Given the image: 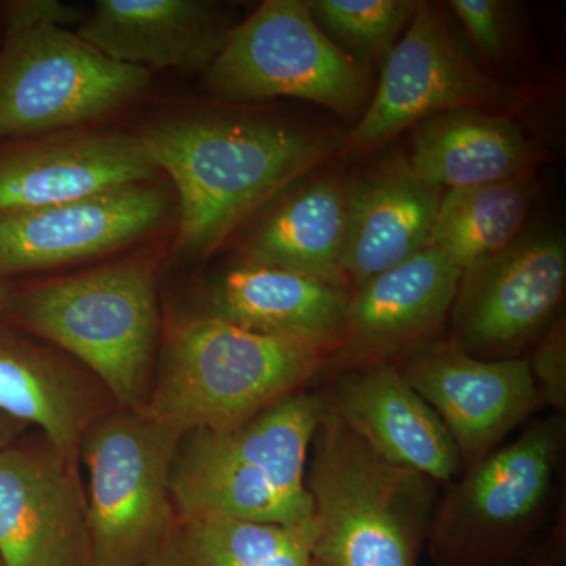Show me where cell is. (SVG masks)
Here are the masks:
<instances>
[{
	"label": "cell",
	"instance_id": "obj_1",
	"mask_svg": "<svg viewBox=\"0 0 566 566\" xmlns=\"http://www.w3.org/2000/svg\"><path fill=\"white\" fill-rule=\"evenodd\" d=\"M156 169L180 199L175 249L189 259L216 251L230 233L333 151V142L259 118L189 117L139 134Z\"/></svg>",
	"mask_w": 566,
	"mask_h": 566
},
{
	"label": "cell",
	"instance_id": "obj_2",
	"mask_svg": "<svg viewBox=\"0 0 566 566\" xmlns=\"http://www.w3.org/2000/svg\"><path fill=\"white\" fill-rule=\"evenodd\" d=\"M305 485L315 565H419L438 483L378 455L326 403L308 450Z\"/></svg>",
	"mask_w": 566,
	"mask_h": 566
},
{
	"label": "cell",
	"instance_id": "obj_3",
	"mask_svg": "<svg viewBox=\"0 0 566 566\" xmlns=\"http://www.w3.org/2000/svg\"><path fill=\"white\" fill-rule=\"evenodd\" d=\"M333 352L200 315L164 340L144 415L181 436L232 430L322 375Z\"/></svg>",
	"mask_w": 566,
	"mask_h": 566
},
{
	"label": "cell",
	"instance_id": "obj_4",
	"mask_svg": "<svg viewBox=\"0 0 566 566\" xmlns=\"http://www.w3.org/2000/svg\"><path fill=\"white\" fill-rule=\"evenodd\" d=\"M323 409L322 395L304 389L232 430L182 434L169 474L178 517L312 523L305 471Z\"/></svg>",
	"mask_w": 566,
	"mask_h": 566
},
{
	"label": "cell",
	"instance_id": "obj_5",
	"mask_svg": "<svg viewBox=\"0 0 566 566\" xmlns=\"http://www.w3.org/2000/svg\"><path fill=\"white\" fill-rule=\"evenodd\" d=\"M0 316L69 353L120 408L144 411L161 326L151 260H126L9 293Z\"/></svg>",
	"mask_w": 566,
	"mask_h": 566
},
{
	"label": "cell",
	"instance_id": "obj_6",
	"mask_svg": "<svg viewBox=\"0 0 566 566\" xmlns=\"http://www.w3.org/2000/svg\"><path fill=\"white\" fill-rule=\"evenodd\" d=\"M565 446V417L553 412L468 465L436 504L430 566L524 564L546 523Z\"/></svg>",
	"mask_w": 566,
	"mask_h": 566
},
{
	"label": "cell",
	"instance_id": "obj_7",
	"mask_svg": "<svg viewBox=\"0 0 566 566\" xmlns=\"http://www.w3.org/2000/svg\"><path fill=\"white\" fill-rule=\"evenodd\" d=\"M181 434L144 412H104L82 439L91 566H148L177 526L170 465Z\"/></svg>",
	"mask_w": 566,
	"mask_h": 566
},
{
	"label": "cell",
	"instance_id": "obj_8",
	"mask_svg": "<svg viewBox=\"0 0 566 566\" xmlns=\"http://www.w3.org/2000/svg\"><path fill=\"white\" fill-rule=\"evenodd\" d=\"M205 87L222 102L289 96L353 117L367 103L368 77L322 32L308 2L266 0L232 29Z\"/></svg>",
	"mask_w": 566,
	"mask_h": 566
},
{
	"label": "cell",
	"instance_id": "obj_9",
	"mask_svg": "<svg viewBox=\"0 0 566 566\" xmlns=\"http://www.w3.org/2000/svg\"><path fill=\"white\" fill-rule=\"evenodd\" d=\"M148 84L147 70L112 61L69 29L7 28L0 50V139L96 120L133 102Z\"/></svg>",
	"mask_w": 566,
	"mask_h": 566
},
{
	"label": "cell",
	"instance_id": "obj_10",
	"mask_svg": "<svg viewBox=\"0 0 566 566\" xmlns=\"http://www.w3.org/2000/svg\"><path fill=\"white\" fill-rule=\"evenodd\" d=\"M565 286L564 238L554 233L516 238L461 274L450 312L452 344L479 359L516 357L520 346L556 312Z\"/></svg>",
	"mask_w": 566,
	"mask_h": 566
},
{
	"label": "cell",
	"instance_id": "obj_11",
	"mask_svg": "<svg viewBox=\"0 0 566 566\" xmlns=\"http://www.w3.org/2000/svg\"><path fill=\"white\" fill-rule=\"evenodd\" d=\"M509 92L469 59L444 18L417 3L403 39L390 48L374 99L346 142L353 151L392 139L444 112L499 104Z\"/></svg>",
	"mask_w": 566,
	"mask_h": 566
},
{
	"label": "cell",
	"instance_id": "obj_12",
	"mask_svg": "<svg viewBox=\"0 0 566 566\" xmlns=\"http://www.w3.org/2000/svg\"><path fill=\"white\" fill-rule=\"evenodd\" d=\"M394 364L444 422L463 464L493 452L545 406L526 357L479 359L449 342L419 346Z\"/></svg>",
	"mask_w": 566,
	"mask_h": 566
},
{
	"label": "cell",
	"instance_id": "obj_13",
	"mask_svg": "<svg viewBox=\"0 0 566 566\" xmlns=\"http://www.w3.org/2000/svg\"><path fill=\"white\" fill-rule=\"evenodd\" d=\"M0 557L7 566H91L77 463L43 434L0 450Z\"/></svg>",
	"mask_w": 566,
	"mask_h": 566
},
{
	"label": "cell",
	"instance_id": "obj_14",
	"mask_svg": "<svg viewBox=\"0 0 566 566\" xmlns=\"http://www.w3.org/2000/svg\"><path fill=\"white\" fill-rule=\"evenodd\" d=\"M166 193L129 185L85 199L0 212V279L102 255L158 229Z\"/></svg>",
	"mask_w": 566,
	"mask_h": 566
},
{
	"label": "cell",
	"instance_id": "obj_15",
	"mask_svg": "<svg viewBox=\"0 0 566 566\" xmlns=\"http://www.w3.org/2000/svg\"><path fill=\"white\" fill-rule=\"evenodd\" d=\"M463 271L433 248L353 290L344 340L323 371L392 363L424 345L452 312Z\"/></svg>",
	"mask_w": 566,
	"mask_h": 566
},
{
	"label": "cell",
	"instance_id": "obj_16",
	"mask_svg": "<svg viewBox=\"0 0 566 566\" xmlns=\"http://www.w3.org/2000/svg\"><path fill=\"white\" fill-rule=\"evenodd\" d=\"M322 397L389 463L419 472L438 485H449L460 475L463 463L455 441L394 363L338 371Z\"/></svg>",
	"mask_w": 566,
	"mask_h": 566
},
{
	"label": "cell",
	"instance_id": "obj_17",
	"mask_svg": "<svg viewBox=\"0 0 566 566\" xmlns=\"http://www.w3.org/2000/svg\"><path fill=\"white\" fill-rule=\"evenodd\" d=\"M442 193L405 158L348 186L340 270L349 292L428 248Z\"/></svg>",
	"mask_w": 566,
	"mask_h": 566
},
{
	"label": "cell",
	"instance_id": "obj_18",
	"mask_svg": "<svg viewBox=\"0 0 566 566\" xmlns=\"http://www.w3.org/2000/svg\"><path fill=\"white\" fill-rule=\"evenodd\" d=\"M158 174L139 134H99L0 153V212L85 199Z\"/></svg>",
	"mask_w": 566,
	"mask_h": 566
},
{
	"label": "cell",
	"instance_id": "obj_19",
	"mask_svg": "<svg viewBox=\"0 0 566 566\" xmlns=\"http://www.w3.org/2000/svg\"><path fill=\"white\" fill-rule=\"evenodd\" d=\"M230 32L210 2L98 0L76 33L123 65L207 71Z\"/></svg>",
	"mask_w": 566,
	"mask_h": 566
},
{
	"label": "cell",
	"instance_id": "obj_20",
	"mask_svg": "<svg viewBox=\"0 0 566 566\" xmlns=\"http://www.w3.org/2000/svg\"><path fill=\"white\" fill-rule=\"evenodd\" d=\"M349 294L312 275L243 262L208 286L203 315L334 354L344 340Z\"/></svg>",
	"mask_w": 566,
	"mask_h": 566
},
{
	"label": "cell",
	"instance_id": "obj_21",
	"mask_svg": "<svg viewBox=\"0 0 566 566\" xmlns=\"http://www.w3.org/2000/svg\"><path fill=\"white\" fill-rule=\"evenodd\" d=\"M106 394L91 371L0 326V411L40 428L61 455L80 461L84 434L107 412Z\"/></svg>",
	"mask_w": 566,
	"mask_h": 566
},
{
	"label": "cell",
	"instance_id": "obj_22",
	"mask_svg": "<svg viewBox=\"0 0 566 566\" xmlns=\"http://www.w3.org/2000/svg\"><path fill=\"white\" fill-rule=\"evenodd\" d=\"M408 161L428 185L449 191L527 172L534 148L515 122L468 107L420 122Z\"/></svg>",
	"mask_w": 566,
	"mask_h": 566
},
{
	"label": "cell",
	"instance_id": "obj_23",
	"mask_svg": "<svg viewBox=\"0 0 566 566\" xmlns=\"http://www.w3.org/2000/svg\"><path fill=\"white\" fill-rule=\"evenodd\" d=\"M346 196L348 186L334 178L292 193L253 230L243 262L296 271L349 292L340 270Z\"/></svg>",
	"mask_w": 566,
	"mask_h": 566
},
{
	"label": "cell",
	"instance_id": "obj_24",
	"mask_svg": "<svg viewBox=\"0 0 566 566\" xmlns=\"http://www.w3.org/2000/svg\"><path fill=\"white\" fill-rule=\"evenodd\" d=\"M314 532V521L279 526L216 515L178 517L148 566H311Z\"/></svg>",
	"mask_w": 566,
	"mask_h": 566
},
{
	"label": "cell",
	"instance_id": "obj_25",
	"mask_svg": "<svg viewBox=\"0 0 566 566\" xmlns=\"http://www.w3.org/2000/svg\"><path fill=\"white\" fill-rule=\"evenodd\" d=\"M442 193L430 244L464 271L516 240L535 197L534 172Z\"/></svg>",
	"mask_w": 566,
	"mask_h": 566
},
{
	"label": "cell",
	"instance_id": "obj_26",
	"mask_svg": "<svg viewBox=\"0 0 566 566\" xmlns=\"http://www.w3.org/2000/svg\"><path fill=\"white\" fill-rule=\"evenodd\" d=\"M408 0H315L308 3L315 20L335 35L365 52L378 55L392 48L415 14Z\"/></svg>",
	"mask_w": 566,
	"mask_h": 566
},
{
	"label": "cell",
	"instance_id": "obj_27",
	"mask_svg": "<svg viewBox=\"0 0 566 566\" xmlns=\"http://www.w3.org/2000/svg\"><path fill=\"white\" fill-rule=\"evenodd\" d=\"M449 6L486 59L493 62L505 59L512 35L510 3L501 0H452Z\"/></svg>",
	"mask_w": 566,
	"mask_h": 566
},
{
	"label": "cell",
	"instance_id": "obj_28",
	"mask_svg": "<svg viewBox=\"0 0 566 566\" xmlns=\"http://www.w3.org/2000/svg\"><path fill=\"white\" fill-rule=\"evenodd\" d=\"M528 360L532 378L543 403L564 415L566 409V333L565 322L547 331L542 344Z\"/></svg>",
	"mask_w": 566,
	"mask_h": 566
},
{
	"label": "cell",
	"instance_id": "obj_29",
	"mask_svg": "<svg viewBox=\"0 0 566 566\" xmlns=\"http://www.w3.org/2000/svg\"><path fill=\"white\" fill-rule=\"evenodd\" d=\"M3 20L7 28H65L81 21V13L59 0H18L6 3Z\"/></svg>",
	"mask_w": 566,
	"mask_h": 566
},
{
	"label": "cell",
	"instance_id": "obj_30",
	"mask_svg": "<svg viewBox=\"0 0 566 566\" xmlns=\"http://www.w3.org/2000/svg\"><path fill=\"white\" fill-rule=\"evenodd\" d=\"M564 560L565 538L564 534L560 535V527H557L549 538L535 545L524 566H564Z\"/></svg>",
	"mask_w": 566,
	"mask_h": 566
},
{
	"label": "cell",
	"instance_id": "obj_31",
	"mask_svg": "<svg viewBox=\"0 0 566 566\" xmlns=\"http://www.w3.org/2000/svg\"><path fill=\"white\" fill-rule=\"evenodd\" d=\"M28 428V424L21 423L20 420L13 419V417L3 415L0 411V450L18 441L21 436L25 434Z\"/></svg>",
	"mask_w": 566,
	"mask_h": 566
},
{
	"label": "cell",
	"instance_id": "obj_32",
	"mask_svg": "<svg viewBox=\"0 0 566 566\" xmlns=\"http://www.w3.org/2000/svg\"><path fill=\"white\" fill-rule=\"evenodd\" d=\"M9 289L3 285L2 281H0V311H2L3 304H6L7 296H9Z\"/></svg>",
	"mask_w": 566,
	"mask_h": 566
},
{
	"label": "cell",
	"instance_id": "obj_33",
	"mask_svg": "<svg viewBox=\"0 0 566 566\" xmlns=\"http://www.w3.org/2000/svg\"><path fill=\"white\" fill-rule=\"evenodd\" d=\"M0 566H7V565H6V562H3V558H2V557H0Z\"/></svg>",
	"mask_w": 566,
	"mask_h": 566
},
{
	"label": "cell",
	"instance_id": "obj_34",
	"mask_svg": "<svg viewBox=\"0 0 566 566\" xmlns=\"http://www.w3.org/2000/svg\"><path fill=\"white\" fill-rule=\"evenodd\" d=\"M311 566H318V565H315L314 562H312V565Z\"/></svg>",
	"mask_w": 566,
	"mask_h": 566
}]
</instances>
